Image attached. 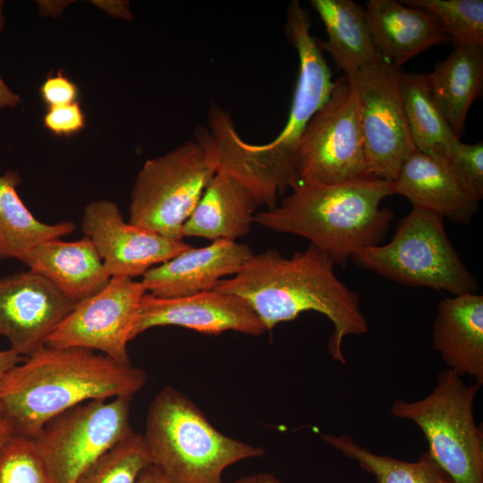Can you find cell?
Returning a JSON list of instances; mask_svg holds the SVG:
<instances>
[{"label": "cell", "instance_id": "1", "mask_svg": "<svg viewBox=\"0 0 483 483\" xmlns=\"http://www.w3.org/2000/svg\"><path fill=\"white\" fill-rule=\"evenodd\" d=\"M285 34L299 56V73L284 129L268 143L252 144L238 133L229 114L211 105L207 126L195 138L222 170L242 184L258 206L275 208L279 197L299 183L297 154L303 132L328 100L335 81L317 39L310 34L307 12L297 0L286 11Z\"/></svg>", "mask_w": 483, "mask_h": 483}, {"label": "cell", "instance_id": "2", "mask_svg": "<svg viewBox=\"0 0 483 483\" xmlns=\"http://www.w3.org/2000/svg\"><path fill=\"white\" fill-rule=\"evenodd\" d=\"M334 265L311 244L291 258L269 249L254 254L233 277L220 280L213 290L244 299L267 330L304 311L325 315L334 326L328 351L345 364L344 338L366 334L369 325L358 295L337 278Z\"/></svg>", "mask_w": 483, "mask_h": 483}, {"label": "cell", "instance_id": "3", "mask_svg": "<svg viewBox=\"0 0 483 483\" xmlns=\"http://www.w3.org/2000/svg\"><path fill=\"white\" fill-rule=\"evenodd\" d=\"M146 381L144 369L93 350L46 345L7 374L0 401L16 435L33 439L62 412L90 400L132 398Z\"/></svg>", "mask_w": 483, "mask_h": 483}, {"label": "cell", "instance_id": "4", "mask_svg": "<svg viewBox=\"0 0 483 483\" xmlns=\"http://www.w3.org/2000/svg\"><path fill=\"white\" fill-rule=\"evenodd\" d=\"M292 190L275 208L257 213L254 223L304 237L342 267L359 250L378 245L394 216L380 207L394 194L393 182L376 176L335 184L301 182Z\"/></svg>", "mask_w": 483, "mask_h": 483}, {"label": "cell", "instance_id": "5", "mask_svg": "<svg viewBox=\"0 0 483 483\" xmlns=\"http://www.w3.org/2000/svg\"><path fill=\"white\" fill-rule=\"evenodd\" d=\"M142 436L151 464L169 483H223L225 468L265 453L216 430L192 401L172 386L151 402Z\"/></svg>", "mask_w": 483, "mask_h": 483}, {"label": "cell", "instance_id": "6", "mask_svg": "<svg viewBox=\"0 0 483 483\" xmlns=\"http://www.w3.org/2000/svg\"><path fill=\"white\" fill-rule=\"evenodd\" d=\"M352 258L366 269L392 281L446 291L453 295L476 292L475 276L451 243L444 217L412 208L385 245L359 250Z\"/></svg>", "mask_w": 483, "mask_h": 483}, {"label": "cell", "instance_id": "7", "mask_svg": "<svg viewBox=\"0 0 483 483\" xmlns=\"http://www.w3.org/2000/svg\"><path fill=\"white\" fill-rule=\"evenodd\" d=\"M462 377L453 369H441L428 396L417 401L396 399L390 412L419 428L428 452L455 483H483L482 433L473 413L481 386L466 385Z\"/></svg>", "mask_w": 483, "mask_h": 483}, {"label": "cell", "instance_id": "8", "mask_svg": "<svg viewBox=\"0 0 483 483\" xmlns=\"http://www.w3.org/2000/svg\"><path fill=\"white\" fill-rule=\"evenodd\" d=\"M216 165L196 139L148 159L131 193L128 223L174 241L199 201Z\"/></svg>", "mask_w": 483, "mask_h": 483}, {"label": "cell", "instance_id": "9", "mask_svg": "<svg viewBox=\"0 0 483 483\" xmlns=\"http://www.w3.org/2000/svg\"><path fill=\"white\" fill-rule=\"evenodd\" d=\"M131 397L90 400L50 419L32 439L54 483H75L101 455L134 432Z\"/></svg>", "mask_w": 483, "mask_h": 483}, {"label": "cell", "instance_id": "10", "mask_svg": "<svg viewBox=\"0 0 483 483\" xmlns=\"http://www.w3.org/2000/svg\"><path fill=\"white\" fill-rule=\"evenodd\" d=\"M299 183L335 184L367 174L357 93L343 76L314 114L297 154ZM298 183V184H299Z\"/></svg>", "mask_w": 483, "mask_h": 483}, {"label": "cell", "instance_id": "11", "mask_svg": "<svg viewBox=\"0 0 483 483\" xmlns=\"http://www.w3.org/2000/svg\"><path fill=\"white\" fill-rule=\"evenodd\" d=\"M401 72L379 60L346 77L357 93L367 174L390 182L416 150L399 90Z\"/></svg>", "mask_w": 483, "mask_h": 483}, {"label": "cell", "instance_id": "12", "mask_svg": "<svg viewBox=\"0 0 483 483\" xmlns=\"http://www.w3.org/2000/svg\"><path fill=\"white\" fill-rule=\"evenodd\" d=\"M145 293L141 282L111 277L98 292L74 306L46 345L98 351L121 364H131L127 343Z\"/></svg>", "mask_w": 483, "mask_h": 483}, {"label": "cell", "instance_id": "13", "mask_svg": "<svg viewBox=\"0 0 483 483\" xmlns=\"http://www.w3.org/2000/svg\"><path fill=\"white\" fill-rule=\"evenodd\" d=\"M81 230L98 252L108 275L133 278L179 255L190 245L123 220L108 199L92 201L83 210Z\"/></svg>", "mask_w": 483, "mask_h": 483}, {"label": "cell", "instance_id": "14", "mask_svg": "<svg viewBox=\"0 0 483 483\" xmlns=\"http://www.w3.org/2000/svg\"><path fill=\"white\" fill-rule=\"evenodd\" d=\"M76 304L30 270L0 278V335L19 356L44 346Z\"/></svg>", "mask_w": 483, "mask_h": 483}, {"label": "cell", "instance_id": "15", "mask_svg": "<svg viewBox=\"0 0 483 483\" xmlns=\"http://www.w3.org/2000/svg\"><path fill=\"white\" fill-rule=\"evenodd\" d=\"M168 325L206 335L233 330L260 335L267 331L251 306L234 294L211 290L165 299L145 293L136 312L130 341L151 327Z\"/></svg>", "mask_w": 483, "mask_h": 483}, {"label": "cell", "instance_id": "16", "mask_svg": "<svg viewBox=\"0 0 483 483\" xmlns=\"http://www.w3.org/2000/svg\"><path fill=\"white\" fill-rule=\"evenodd\" d=\"M254 253L247 244L217 240L187 250L149 268L140 281L158 298H181L213 290L221 277L236 275Z\"/></svg>", "mask_w": 483, "mask_h": 483}, {"label": "cell", "instance_id": "17", "mask_svg": "<svg viewBox=\"0 0 483 483\" xmlns=\"http://www.w3.org/2000/svg\"><path fill=\"white\" fill-rule=\"evenodd\" d=\"M366 23L379 56L401 68L413 56L449 39L431 13L394 0H369Z\"/></svg>", "mask_w": 483, "mask_h": 483}, {"label": "cell", "instance_id": "18", "mask_svg": "<svg viewBox=\"0 0 483 483\" xmlns=\"http://www.w3.org/2000/svg\"><path fill=\"white\" fill-rule=\"evenodd\" d=\"M434 349L459 376L483 385V296L468 292L442 300L433 323Z\"/></svg>", "mask_w": 483, "mask_h": 483}, {"label": "cell", "instance_id": "19", "mask_svg": "<svg viewBox=\"0 0 483 483\" xmlns=\"http://www.w3.org/2000/svg\"><path fill=\"white\" fill-rule=\"evenodd\" d=\"M21 262L75 304L98 292L111 278L87 236L74 242L55 239L42 242Z\"/></svg>", "mask_w": 483, "mask_h": 483}, {"label": "cell", "instance_id": "20", "mask_svg": "<svg viewBox=\"0 0 483 483\" xmlns=\"http://www.w3.org/2000/svg\"><path fill=\"white\" fill-rule=\"evenodd\" d=\"M394 194L407 198L412 207L423 208L457 223L469 222L479 201L460 186L446 165L415 150L393 181Z\"/></svg>", "mask_w": 483, "mask_h": 483}, {"label": "cell", "instance_id": "21", "mask_svg": "<svg viewBox=\"0 0 483 483\" xmlns=\"http://www.w3.org/2000/svg\"><path fill=\"white\" fill-rule=\"evenodd\" d=\"M257 207L256 199L242 184L217 170L183 224L182 236L234 241L250 232Z\"/></svg>", "mask_w": 483, "mask_h": 483}, {"label": "cell", "instance_id": "22", "mask_svg": "<svg viewBox=\"0 0 483 483\" xmlns=\"http://www.w3.org/2000/svg\"><path fill=\"white\" fill-rule=\"evenodd\" d=\"M432 97L451 128L460 138L467 114L481 96L483 47L456 44L428 74Z\"/></svg>", "mask_w": 483, "mask_h": 483}, {"label": "cell", "instance_id": "23", "mask_svg": "<svg viewBox=\"0 0 483 483\" xmlns=\"http://www.w3.org/2000/svg\"><path fill=\"white\" fill-rule=\"evenodd\" d=\"M323 21L327 38L317 40L322 52L330 55L345 77L383 60L372 42L364 8L352 0H311Z\"/></svg>", "mask_w": 483, "mask_h": 483}, {"label": "cell", "instance_id": "24", "mask_svg": "<svg viewBox=\"0 0 483 483\" xmlns=\"http://www.w3.org/2000/svg\"><path fill=\"white\" fill-rule=\"evenodd\" d=\"M21 183L15 170L0 175V260L21 261L38 244L61 239L76 228L72 222L49 225L36 218L17 192Z\"/></svg>", "mask_w": 483, "mask_h": 483}, {"label": "cell", "instance_id": "25", "mask_svg": "<svg viewBox=\"0 0 483 483\" xmlns=\"http://www.w3.org/2000/svg\"><path fill=\"white\" fill-rule=\"evenodd\" d=\"M399 90L416 149L445 164L451 144L459 138L432 97L428 74L402 71Z\"/></svg>", "mask_w": 483, "mask_h": 483}, {"label": "cell", "instance_id": "26", "mask_svg": "<svg viewBox=\"0 0 483 483\" xmlns=\"http://www.w3.org/2000/svg\"><path fill=\"white\" fill-rule=\"evenodd\" d=\"M331 447L373 475L377 483H455L428 452L416 462H405L388 455L377 454L360 446L350 436L321 434Z\"/></svg>", "mask_w": 483, "mask_h": 483}, {"label": "cell", "instance_id": "27", "mask_svg": "<svg viewBox=\"0 0 483 483\" xmlns=\"http://www.w3.org/2000/svg\"><path fill=\"white\" fill-rule=\"evenodd\" d=\"M149 465L142 435L132 432L95 461L75 483H137Z\"/></svg>", "mask_w": 483, "mask_h": 483}, {"label": "cell", "instance_id": "28", "mask_svg": "<svg viewBox=\"0 0 483 483\" xmlns=\"http://www.w3.org/2000/svg\"><path fill=\"white\" fill-rule=\"evenodd\" d=\"M401 3L431 13L455 45L483 47L482 0H406Z\"/></svg>", "mask_w": 483, "mask_h": 483}, {"label": "cell", "instance_id": "29", "mask_svg": "<svg viewBox=\"0 0 483 483\" xmlns=\"http://www.w3.org/2000/svg\"><path fill=\"white\" fill-rule=\"evenodd\" d=\"M0 483H54L31 438L14 435L0 447Z\"/></svg>", "mask_w": 483, "mask_h": 483}, {"label": "cell", "instance_id": "30", "mask_svg": "<svg viewBox=\"0 0 483 483\" xmlns=\"http://www.w3.org/2000/svg\"><path fill=\"white\" fill-rule=\"evenodd\" d=\"M445 165L462 190L479 201L483 198V143L465 144L454 140Z\"/></svg>", "mask_w": 483, "mask_h": 483}, {"label": "cell", "instance_id": "31", "mask_svg": "<svg viewBox=\"0 0 483 483\" xmlns=\"http://www.w3.org/2000/svg\"><path fill=\"white\" fill-rule=\"evenodd\" d=\"M85 114L78 102L48 107L43 124L47 130L57 136H71L85 127Z\"/></svg>", "mask_w": 483, "mask_h": 483}, {"label": "cell", "instance_id": "32", "mask_svg": "<svg viewBox=\"0 0 483 483\" xmlns=\"http://www.w3.org/2000/svg\"><path fill=\"white\" fill-rule=\"evenodd\" d=\"M39 92L48 107L72 104L77 102L79 96L77 85L62 70L55 74H49L40 86Z\"/></svg>", "mask_w": 483, "mask_h": 483}, {"label": "cell", "instance_id": "33", "mask_svg": "<svg viewBox=\"0 0 483 483\" xmlns=\"http://www.w3.org/2000/svg\"><path fill=\"white\" fill-rule=\"evenodd\" d=\"M21 361V357L13 350L0 351V387L7 374Z\"/></svg>", "mask_w": 483, "mask_h": 483}, {"label": "cell", "instance_id": "34", "mask_svg": "<svg viewBox=\"0 0 483 483\" xmlns=\"http://www.w3.org/2000/svg\"><path fill=\"white\" fill-rule=\"evenodd\" d=\"M14 435V423L0 401V447Z\"/></svg>", "mask_w": 483, "mask_h": 483}, {"label": "cell", "instance_id": "35", "mask_svg": "<svg viewBox=\"0 0 483 483\" xmlns=\"http://www.w3.org/2000/svg\"><path fill=\"white\" fill-rule=\"evenodd\" d=\"M95 3L99 6L102 5V8H105L113 17L126 21L132 19V14L130 12L129 3L127 1H112L109 2L110 4H107L106 2H103V4L97 2Z\"/></svg>", "mask_w": 483, "mask_h": 483}, {"label": "cell", "instance_id": "36", "mask_svg": "<svg viewBox=\"0 0 483 483\" xmlns=\"http://www.w3.org/2000/svg\"><path fill=\"white\" fill-rule=\"evenodd\" d=\"M21 102V97L6 85L0 75V113L2 109L14 107Z\"/></svg>", "mask_w": 483, "mask_h": 483}, {"label": "cell", "instance_id": "37", "mask_svg": "<svg viewBox=\"0 0 483 483\" xmlns=\"http://www.w3.org/2000/svg\"><path fill=\"white\" fill-rule=\"evenodd\" d=\"M137 483H169L154 466L149 465L140 475Z\"/></svg>", "mask_w": 483, "mask_h": 483}, {"label": "cell", "instance_id": "38", "mask_svg": "<svg viewBox=\"0 0 483 483\" xmlns=\"http://www.w3.org/2000/svg\"><path fill=\"white\" fill-rule=\"evenodd\" d=\"M233 483H285L272 473H257L237 479Z\"/></svg>", "mask_w": 483, "mask_h": 483}, {"label": "cell", "instance_id": "39", "mask_svg": "<svg viewBox=\"0 0 483 483\" xmlns=\"http://www.w3.org/2000/svg\"><path fill=\"white\" fill-rule=\"evenodd\" d=\"M3 4L4 1L0 0V34L4 28V18L3 14Z\"/></svg>", "mask_w": 483, "mask_h": 483}]
</instances>
